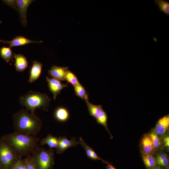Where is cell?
I'll list each match as a JSON object with an SVG mask.
<instances>
[{
	"label": "cell",
	"instance_id": "1",
	"mask_svg": "<svg viewBox=\"0 0 169 169\" xmlns=\"http://www.w3.org/2000/svg\"><path fill=\"white\" fill-rule=\"evenodd\" d=\"M1 137L10 145L18 157L31 155L39 147L40 139L35 136L14 132L4 135Z\"/></svg>",
	"mask_w": 169,
	"mask_h": 169
},
{
	"label": "cell",
	"instance_id": "2",
	"mask_svg": "<svg viewBox=\"0 0 169 169\" xmlns=\"http://www.w3.org/2000/svg\"><path fill=\"white\" fill-rule=\"evenodd\" d=\"M13 119L15 132L35 136L41 130V120L26 109H22L14 113Z\"/></svg>",
	"mask_w": 169,
	"mask_h": 169
},
{
	"label": "cell",
	"instance_id": "3",
	"mask_svg": "<svg viewBox=\"0 0 169 169\" xmlns=\"http://www.w3.org/2000/svg\"><path fill=\"white\" fill-rule=\"evenodd\" d=\"M50 99L46 94L31 90L19 97L20 104L32 114H35L37 108H42L48 111Z\"/></svg>",
	"mask_w": 169,
	"mask_h": 169
},
{
	"label": "cell",
	"instance_id": "4",
	"mask_svg": "<svg viewBox=\"0 0 169 169\" xmlns=\"http://www.w3.org/2000/svg\"><path fill=\"white\" fill-rule=\"evenodd\" d=\"M53 150L39 147L32 154V157L37 169H52L55 163Z\"/></svg>",
	"mask_w": 169,
	"mask_h": 169
},
{
	"label": "cell",
	"instance_id": "5",
	"mask_svg": "<svg viewBox=\"0 0 169 169\" xmlns=\"http://www.w3.org/2000/svg\"><path fill=\"white\" fill-rule=\"evenodd\" d=\"M19 157L5 139H0V169H10Z\"/></svg>",
	"mask_w": 169,
	"mask_h": 169
},
{
	"label": "cell",
	"instance_id": "6",
	"mask_svg": "<svg viewBox=\"0 0 169 169\" xmlns=\"http://www.w3.org/2000/svg\"><path fill=\"white\" fill-rule=\"evenodd\" d=\"M46 78L49 90L53 94L54 100H55L57 96L60 93L61 90L68 87V83L63 84L59 80L48 76H46Z\"/></svg>",
	"mask_w": 169,
	"mask_h": 169
},
{
	"label": "cell",
	"instance_id": "7",
	"mask_svg": "<svg viewBox=\"0 0 169 169\" xmlns=\"http://www.w3.org/2000/svg\"><path fill=\"white\" fill-rule=\"evenodd\" d=\"M76 139V137H73L69 140L65 136L59 137L58 138V146L56 148L57 153L58 154L63 153L69 148L78 145L79 142Z\"/></svg>",
	"mask_w": 169,
	"mask_h": 169
},
{
	"label": "cell",
	"instance_id": "8",
	"mask_svg": "<svg viewBox=\"0 0 169 169\" xmlns=\"http://www.w3.org/2000/svg\"><path fill=\"white\" fill-rule=\"evenodd\" d=\"M34 1L33 0H16L20 19L22 24L24 27H25L27 23V12L28 8Z\"/></svg>",
	"mask_w": 169,
	"mask_h": 169
},
{
	"label": "cell",
	"instance_id": "9",
	"mask_svg": "<svg viewBox=\"0 0 169 169\" xmlns=\"http://www.w3.org/2000/svg\"><path fill=\"white\" fill-rule=\"evenodd\" d=\"M68 69V67H67L54 65L49 70L48 73L53 78L60 81H64L66 80V73Z\"/></svg>",
	"mask_w": 169,
	"mask_h": 169
},
{
	"label": "cell",
	"instance_id": "10",
	"mask_svg": "<svg viewBox=\"0 0 169 169\" xmlns=\"http://www.w3.org/2000/svg\"><path fill=\"white\" fill-rule=\"evenodd\" d=\"M0 42L4 44H8L10 45V48L13 47L23 45L32 43H40L42 41H35L31 40L25 37L22 36H17L10 41L3 40L0 39Z\"/></svg>",
	"mask_w": 169,
	"mask_h": 169
},
{
	"label": "cell",
	"instance_id": "11",
	"mask_svg": "<svg viewBox=\"0 0 169 169\" xmlns=\"http://www.w3.org/2000/svg\"><path fill=\"white\" fill-rule=\"evenodd\" d=\"M169 127V115H167L160 118L157 121L154 131L158 135H163Z\"/></svg>",
	"mask_w": 169,
	"mask_h": 169
},
{
	"label": "cell",
	"instance_id": "12",
	"mask_svg": "<svg viewBox=\"0 0 169 169\" xmlns=\"http://www.w3.org/2000/svg\"><path fill=\"white\" fill-rule=\"evenodd\" d=\"M43 66L42 64L40 62L37 60L33 61L30 70L29 82L33 83L39 78L41 74Z\"/></svg>",
	"mask_w": 169,
	"mask_h": 169
},
{
	"label": "cell",
	"instance_id": "13",
	"mask_svg": "<svg viewBox=\"0 0 169 169\" xmlns=\"http://www.w3.org/2000/svg\"><path fill=\"white\" fill-rule=\"evenodd\" d=\"M79 144L82 146L85 150L86 155L89 158L93 160H100L103 163L106 164L108 162L103 160L99 157L93 148L87 144L83 140L82 137H80L79 138Z\"/></svg>",
	"mask_w": 169,
	"mask_h": 169
},
{
	"label": "cell",
	"instance_id": "14",
	"mask_svg": "<svg viewBox=\"0 0 169 169\" xmlns=\"http://www.w3.org/2000/svg\"><path fill=\"white\" fill-rule=\"evenodd\" d=\"M15 59L14 65L16 70L19 72L24 71L28 66L27 59L25 56L20 54H13Z\"/></svg>",
	"mask_w": 169,
	"mask_h": 169
},
{
	"label": "cell",
	"instance_id": "15",
	"mask_svg": "<svg viewBox=\"0 0 169 169\" xmlns=\"http://www.w3.org/2000/svg\"><path fill=\"white\" fill-rule=\"evenodd\" d=\"M70 115L68 110L63 106L57 107L54 112V117L58 121L64 122L67 121Z\"/></svg>",
	"mask_w": 169,
	"mask_h": 169
},
{
	"label": "cell",
	"instance_id": "16",
	"mask_svg": "<svg viewBox=\"0 0 169 169\" xmlns=\"http://www.w3.org/2000/svg\"><path fill=\"white\" fill-rule=\"evenodd\" d=\"M143 154H151L154 150L151 139L149 134L145 135L141 141Z\"/></svg>",
	"mask_w": 169,
	"mask_h": 169
},
{
	"label": "cell",
	"instance_id": "17",
	"mask_svg": "<svg viewBox=\"0 0 169 169\" xmlns=\"http://www.w3.org/2000/svg\"><path fill=\"white\" fill-rule=\"evenodd\" d=\"M58 138L49 134L46 137L43 138L41 140L40 145H44L46 144L49 146L50 149L54 148H56L58 144Z\"/></svg>",
	"mask_w": 169,
	"mask_h": 169
},
{
	"label": "cell",
	"instance_id": "18",
	"mask_svg": "<svg viewBox=\"0 0 169 169\" xmlns=\"http://www.w3.org/2000/svg\"><path fill=\"white\" fill-rule=\"evenodd\" d=\"M85 102L86 103L90 115L96 119L103 109L102 105L93 104L90 103L89 100H86Z\"/></svg>",
	"mask_w": 169,
	"mask_h": 169
},
{
	"label": "cell",
	"instance_id": "19",
	"mask_svg": "<svg viewBox=\"0 0 169 169\" xmlns=\"http://www.w3.org/2000/svg\"><path fill=\"white\" fill-rule=\"evenodd\" d=\"M75 95L86 101L89 100V94L85 88L79 82L74 86Z\"/></svg>",
	"mask_w": 169,
	"mask_h": 169
},
{
	"label": "cell",
	"instance_id": "20",
	"mask_svg": "<svg viewBox=\"0 0 169 169\" xmlns=\"http://www.w3.org/2000/svg\"><path fill=\"white\" fill-rule=\"evenodd\" d=\"M142 158L144 164L147 168L151 169L156 166V158L151 154H143Z\"/></svg>",
	"mask_w": 169,
	"mask_h": 169
},
{
	"label": "cell",
	"instance_id": "21",
	"mask_svg": "<svg viewBox=\"0 0 169 169\" xmlns=\"http://www.w3.org/2000/svg\"><path fill=\"white\" fill-rule=\"evenodd\" d=\"M96 120L98 124H101L105 127L106 130L110 133L111 138H112L113 137L109 131L107 127V115L103 109Z\"/></svg>",
	"mask_w": 169,
	"mask_h": 169
},
{
	"label": "cell",
	"instance_id": "22",
	"mask_svg": "<svg viewBox=\"0 0 169 169\" xmlns=\"http://www.w3.org/2000/svg\"><path fill=\"white\" fill-rule=\"evenodd\" d=\"M0 54L1 57L7 63L9 62L11 59L13 58L12 51L9 47L3 46L1 47Z\"/></svg>",
	"mask_w": 169,
	"mask_h": 169
},
{
	"label": "cell",
	"instance_id": "23",
	"mask_svg": "<svg viewBox=\"0 0 169 169\" xmlns=\"http://www.w3.org/2000/svg\"><path fill=\"white\" fill-rule=\"evenodd\" d=\"M154 3L158 5L160 11L169 15V3L164 0H154Z\"/></svg>",
	"mask_w": 169,
	"mask_h": 169
},
{
	"label": "cell",
	"instance_id": "24",
	"mask_svg": "<svg viewBox=\"0 0 169 169\" xmlns=\"http://www.w3.org/2000/svg\"><path fill=\"white\" fill-rule=\"evenodd\" d=\"M156 164L162 167L168 166L169 159L166 153H161L157 155L156 158Z\"/></svg>",
	"mask_w": 169,
	"mask_h": 169
},
{
	"label": "cell",
	"instance_id": "25",
	"mask_svg": "<svg viewBox=\"0 0 169 169\" xmlns=\"http://www.w3.org/2000/svg\"><path fill=\"white\" fill-rule=\"evenodd\" d=\"M65 80L73 86L76 85L79 82L77 76L72 72L68 70L65 76Z\"/></svg>",
	"mask_w": 169,
	"mask_h": 169
},
{
	"label": "cell",
	"instance_id": "26",
	"mask_svg": "<svg viewBox=\"0 0 169 169\" xmlns=\"http://www.w3.org/2000/svg\"><path fill=\"white\" fill-rule=\"evenodd\" d=\"M149 135L153 142L154 149H158L161 145V142L160 138L154 131L151 132Z\"/></svg>",
	"mask_w": 169,
	"mask_h": 169
},
{
	"label": "cell",
	"instance_id": "27",
	"mask_svg": "<svg viewBox=\"0 0 169 169\" xmlns=\"http://www.w3.org/2000/svg\"><path fill=\"white\" fill-rule=\"evenodd\" d=\"M23 160L26 169H37L31 155L26 156Z\"/></svg>",
	"mask_w": 169,
	"mask_h": 169
},
{
	"label": "cell",
	"instance_id": "28",
	"mask_svg": "<svg viewBox=\"0 0 169 169\" xmlns=\"http://www.w3.org/2000/svg\"><path fill=\"white\" fill-rule=\"evenodd\" d=\"M10 169H26L22 158L19 157Z\"/></svg>",
	"mask_w": 169,
	"mask_h": 169
},
{
	"label": "cell",
	"instance_id": "29",
	"mask_svg": "<svg viewBox=\"0 0 169 169\" xmlns=\"http://www.w3.org/2000/svg\"><path fill=\"white\" fill-rule=\"evenodd\" d=\"M3 2L8 6L12 7L16 10L18 11L17 5L16 0H4Z\"/></svg>",
	"mask_w": 169,
	"mask_h": 169
},
{
	"label": "cell",
	"instance_id": "30",
	"mask_svg": "<svg viewBox=\"0 0 169 169\" xmlns=\"http://www.w3.org/2000/svg\"><path fill=\"white\" fill-rule=\"evenodd\" d=\"M164 144L165 146L169 149V137L166 136L163 139Z\"/></svg>",
	"mask_w": 169,
	"mask_h": 169
},
{
	"label": "cell",
	"instance_id": "31",
	"mask_svg": "<svg viewBox=\"0 0 169 169\" xmlns=\"http://www.w3.org/2000/svg\"><path fill=\"white\" fill-rule=\"evenodd\" d=\"M107 166H105L106 169H116L111 163L108 162L106 164Z\"/></svg>",
	"mask_w": 169,
	"mask_h": 169
},
{
	"label": "cell",
	"instance_id": "32",
	"mask_svg": "<svg viewBox=\"0 0 169 169\" xmlns=\"http://www.w3.org/2000/svg\"><path fill=\"white\" fill-rule=\"evenodd\" d=\"M151 169H163L160 167L154 168Z\"/></svg>",
	"mask_w": 169,
	"mask_h": 169
},
{
	"label": "cell",
	"instance_id": "33",
	"mask_svg": "<svg viewBox=\"0 0 169 169\" xmlns=\"http://www.w3.org/2000/svg\"><path fill=\"white\" fill-rule=\"evenodd\" d=\"M166 169H169V166H167Z\"/></svg>",
	"mask_w": 169,
	"mask_h": 169
},
{
	"label": "cell",
	"instance_id": "34",
	"mask_svg": "<svg viewBox=\"0 0 169 169\" xmlns=\"http://www.w3.org/2000/svg\"><path fill=\"white\" fill-rule=\"evenodd\" d=\"M2 21L0 20V24L2 23Z\"/></svg>",
	"mask_w": 169,
	"mask_h": 169
},
{
	"label": "cell",
	"instance_id": "35",
	"mask_svg": "<svg viewBox=\"0 0 169 169\" xmlns=\"http://www.w3.org/2000/svg\"></svg>",
	"mask_w": 169,
	"mask_h": 169
}]
</instances>
